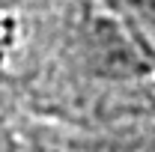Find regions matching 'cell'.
I'll use <instances>...</instances> for the list:
<instances>
[{
  "mask_svg": "<svg viewBox=\"0 0 155 152\" xmlns=\"http://www.w3.org/2000/svg\"><path fill=\"white\" fill-rule=\"evenodd\" d=\"M15 66L36 114L75 131L155 119V60L114 0H39Z\"/></svg>",
  "mask_w": 155,
  "mask_h": 152,
  "instance_id": "1",
  "label": "cell"
},
{
  "mask_svg": "<svg viewBox=\"0 0 155 152\" xmlns=\"http://www.w3.org/2000/svg\"><path fill=\"white\" fill-rule=\"evenodd\" d=\"M63 152H155V119L101 131H75L63 140Z\"/></svg>",
  "mask_w": 155,
  "mask_h": 152,
  "instance_id": "2",
  "label": "cell"
},
{
  "mask_svg": "<svg viewBox=\"0 0 155 152\" xmlns=\"http://www.w3.org/2000/svg\"><path fill=\"white\" fill-rule=\"evenodd\" d=\"M39 0H0V72L18 63Z\"/></svg>",
  "mask_w": 155,
  "mask_h": 152,
  "instance_id": "3",
  "label": "cell"
},
{
  "mask_svg": "<svg viewBox=\"0 0 155 152\" xmlns=\"http://www.w3.org/2000/svg\"><path fill=\"white\" fill-rule=\"evenodd\" d=\"M114 3L131 24L146 54L155 60V0H114Z\"/></svg>",
  "mask_w": 155,
  "mask_h": 152,
  "instance_id": "4",
  "label": "cell"
},
{
  "mask_svg": "<svg viewBox=\"0 0 155 152\" xmlns=\"http://www.w3.org/2000/svg\"><path fill=\"white\" fill-rule=\"evenodd\" d=\"M0 152H18V149H15L12 134L6 131V125H3V122H0Z\"/></svg>",
  "mask_w": 155,
  "mask_h": 152,
  "instance_id": "5",
  "label": "cell"
}]
</instances>
